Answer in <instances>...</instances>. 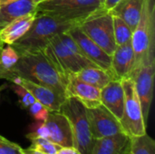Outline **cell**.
Instances as JSON below:
<instances>
[{
    "mask_svg": "<svg viewBox=\"0 0 155 154\" xmlns=\"http://www.w3.org/2000/svg\"><path fill=\"white\" fill-rule=\"evenodd\" d=\"M15 0H0V5H3L5 4H7V3H10V2H13Z\"/></svg>",
    "mask_w": 155,
    "mask_h": 154,
    "instance_id": "33",
    "label": "cell"
},
{
    "mask_svg": "<svg viewBox=\"0 0 155 154\" xmlns=\"http://www.w3.org/2000/svg\"><path fill=\"white\" fill-rule=\"evenodd\" d=\"M27 110H28L29 113L31 114V116L36 122H40V123H43L46 120L48 113L50 112L47 108H45L42 103H40L37 101H35L34 103H32L27 108Z\"/></svg>",
    "mask_w": 155,
    "mask_h": 154,
    "instance_id": "27",
    "label": "cell"
},
{
    "mask_svg": "<svg viewBox=\"0 0 155 154\" xmlns=\"http://www.w3.org/2000/svg\"><path fill=\"white\" fill-rule=\"evenodd\" d=\"M131 43L134 54V72L138 69L146 60L155 56L154 0L143 1L141 17L133 32Z\"/></svg>",
    "mask_w": 155,
    "mask_h": 154,
    "instance_id": "4",
    "label": "cell"
},
{
    "mask_svg": "<svg viewBox=\"0 0 155 154\" xmlns=\"http://www.w3.org/2000/svg\"><path fill=\"white\" fill-rule=\"evenodd\" d=\"M67 97H74L82 103L85 108H94L101 105V90L86 84L71 74L67 77L65 85Z\"/></svg>",
    "mask_w": 155,
    "mask_h": 154,
    "instance_id": "13",
    "label": "cell"
},
{
    "mask_svg": "<svg viewBox=\"0 0 155 154\" xmlns=\"http://www.w3.org/2000/svg\"><path fill=\"white\" fill-rule=\"evenodd\" d=\"M37 4L35 0H15L0 5V29L20 16L36 12Z\"/></svg>",
    "mask_w": 155,
    "mask_h": 154,
    "instance_id": "20",
    "label": "cell"
},
{
    "mask_svg": "<svg viewBox=\"0 0 155 154\" xmlns=\"http://www.w3.org/2000/svg\"><path fill=\"white\" fill-rule=\"evenodd\" d=\"M44 52L65 83L69 74H76L86 67L97 66L83 54L67 32L54 36Z\"/></svg>",
    "mask_w": 155,
    "mask_h": 154,
    "instance_id": "2",
    "label": "cell"
},
{
    "mask_svg": "<svg viewBox=\"0 0 155 154\" xmlns=\"http://www.w3.org/2000/svg\"><path fill=\"white\" fill-rule=\"evenodd\" d=\"M128 154H132V153H131V152H130V151H129V152H128Z\"/></svg>",
    "mask_w": 155,
    "mask_h": 154,
    "instance_id": "37",
    "label": "cell"
},
{
    "mask_svg": "<svg viewBox=\"0 0 155 154\" xmlns=\"http://www.w3.org/2000/svg\"><path fill=\"white\" fill-rule=\"evenodd\" d=\"M24 154H45L44 152H41L37 150H35V149H32V148H27V149H24Z\"/></svg>",
    "mask_w": 155,
    "mask_h": 154,
    "instance_id": "32",
    "label": "cell"
},
{
    "mask_svg": "<svg viewBox=\"0 0 155 154\" xmlns=\"http://www.w3.org/2000/svg\"><path fill=\"white\" fill-rule=\"evenodd\" d=\"M68 119L74 137V145L81 153L90 154L94 138L84 105L74 97H67L59 110Z\"/></svg>",
    "mask_w": 155,
    "mask_h": 154,
    "instance_id": "6",
    "label": "cell"
},
{
    "mask_svg": "<svg viewBox=\"0 0 155 154\" xmlns=\"http://www.w3.org/2000/svg\"><path fill=\"white\" fill-rule=\"evenodd\" d=\"M12 84H12L11 88L19 96L20 104H21V106L23 108L27 109L32 103H34L36 101L35 99V97L27 90H25L24 87H22V86H20V85H18L16 84H14V83H12Z\"/></svg>",
    "mask_w": 155,
    "mask_h": 154,
    "instance_id": "26",
    "label": "cell"
},
{
    "mask_svg": "<svg viewBox=\"0 0 155 154\" xmlns=\"http://www.w3.org/2000/svg\"><path fill=\"white\" fill-rule=\"evenodd\" d=\"M124 92L123 116L120 120L124 133L129 137L142 136L146 133V123L143 119L142 105L131 78L122 79Z\"/></svg>",
    "mask_w": 155,
    "mask_h": 154,
    "instance_id": "8",
    "label": "cell"
},
{
    "mask_svg": "<svg viewBox=\"0 0 155 154\" xmlns=\"http://www.w3.org/2000/svg\"><path fill=\"white\" fill-rule=\"evenodd\" d=\"M101 7L104 6L99 0H43L37 4L36 15L80 24Z\"/></svg>",
    "mask_w": 155,
    "mask_h": 154,
    "instance_id": "5",
    "label": "cell"
},
{
    "mask_svg": "<svg viewBox=\"0 0 155 154\" xmlns=\"http://www.w3.org/2000/svg\"><path fill=\"white\" fill-rule=\"evenodd\" d=\"M3 45H4V44H3V43L1 42V40H0V49L2 48V46H3Z\"/></svg>",
    "mask_w": 155,
    "mask_h": 154,
    "instance_id": "35",
    "label": "cell"
},
{
    "mask_svg": "<svg viewBox=\"0 0 155 154\" xmlns=\"http://www.w3.org/2000/svg\"><path fill=\"white\" fill-rule=\"evenodd\" d=\"M74 74L79 80L89 84L100 90L103 89L111 81L118 80L116 79L112 71L104 70L98 66L86 67Z\"/></svg>",
    "mask_w": 155,
    "mask_h": 154,
    "instance_id": "21",
    "label": "cell"
},
{
    "mask_svg": "<svg viewBox=\"0 0 155 154\" xmlns=\"http://www.w3.org/2000/svg\"><path fill=\"white\" fill-rule=\"evenodd\" d=\"M99 1H100V3H101V4L103 5V6H104V1H105V0H99Z\"/></svg>",
    "mask_w": 155,
    "mask_h": 154,
    "instance_id": "34",
    "label": "cell"
},
{
    "mask_svg": "<svg viewBox=\"0 0 155 154\" xmlns=\"http://www.w3.org/2000/svg\"><path fill=\"white\" fill-rule=\"evenodd\" d=\"M11 73L14 75L48 87L66 98V83L48 59L44 50L19 54V59L12 68Z\"/></svg>",
    "mask_w": 155,
    "mask_h": 154,
    "instance_id": "1",
    "label": "cell"
},
{
    "mask_svg": "<svg viewBox=\"0 0 155 154\" xmlns=\"http://www.w3.org/2000/svg\"><path fill=\"white\" fill-rule=\"evenodd\" d=\"M28 140H30V142H31L30 148L37 150V151L45 154H56L58 150L61 148V146L54 144V143H52L45 138L35 137V138H30Z\"/></svg>",
    "mask_w": 155,
    "mask_h": 154,
    "instance_id": "25",
    "label": "cell"
},
{
    "mask_svg": "<svg viewBox=\"0 0 155 154\" xmlns=\"http://www.w3.org/2000/svg\"><path fill=\"white\" fill-rule=\"evenodd\" d=\"M154 74L155 56H153L146 60L138 69L134 71L130 77L134 81L135 91L142 105L143 119L146 124L153 97Z\"/></svg>",
    "mask_w": 155,
    "mask_h": 154,
    "instance_id": "10",
    "label": "cell"
},
{
    "mask_svg": "<svg viewBox=\"0 0 155 154\" xmlns=\"http://www.w3.org/2000/svg\"><path fill=\"white\" fill-rule=\"evenodd\" d=\"M78 25L79 23L77 22L64 21L45 15H36L28 32L11 45L18 54L44 50L54 36L67 32Z\"/></svg>",
    "mask_w": 155,
    "mask_h": 154,
    "instance_id": "3",
    "label": "cell"
},
{
    "mask_svg": "<svg viewBox=\"0 0 155 154\" xmlns=\"http://www.w3.org/2000/svg\"><path fill=\"white\" fill-rule=\"evenodd\" d=\"M80 29L106 54L112 55L116 48L114 36L113 15L101 7L84 18L78 25Z\"/></svg>",
    "mask_w": 155,
    "mask_h": 154,
    "instance_id": "7",
    "label": "cell"
},
{
    "mask_svg": "<svg viewBox=\"0 0 155 154\" xmlns=\"http://www.w3.org/2000/svg\"><path fill=\"white\" fill-rule=\"evenodd\" d=\"M0 154H24V149L0 134Z\"/></svg>",
    "mask_w": 155,
    "mask_h": 154,
    "instance_id": "28",
    "label": "cell"
},
{
    "mask_svg": "<svg viewBox=\"0 0 155 154\" xmlns=\"http://www.w3.org/2000/svg\"><path fill=\"white\" fill-rule=\"evenodd\" d=\"M56 154H83L74 147H61Z\"/></svg>",
    "mask_w": 155,
    "mask_h": 154,
    "instance_id": "29",
    "label": "cell"
},
{
    "mask_svg": "<svg viewBox=\"0 0 155 154\" xmlns=\"http://www.w3.org/2000/svg\"><path fill=\"white\" fill-rule=\"evenodd\" d=\"M86 113L94 140L124 133L120 121L103 104L86 108Z\"/></svg>",
    "mask_w": 155,
    "mask_h": 154,
    "instance_id": "11",
    "label": "cell"
},
{
    "mask_svg": "<svg viewBox=\"0 0 155 154\" xmlns=\"http://www.w3.org/2000/svg\"><path fill=\"white\" fill-rule=\"evenodd\" d=\"M130 152L132 154H155V141L147 133L130 138Z\"/></svg>",
    "mask_w": 155,
    "mask_h": 154,
    "instance_id": "22",
    "label": "cell"
},
{
    "mask_svg": "<svg viewBox=\"0 0 155 154\" xmlns=\"http://www.w3.org/2000/svg\"><path fill=\"white\" fill-rule=\"evenodd\" d=\"M101 103L119 121L123 116L124 92L121 80H113L101 89Z\"/></svg>",
    "mask_w": 155,
    "mask_h": 154,
    "instance_id": "16",
    "label": "cell"
},
{
    "mask_svg": "<svg viewBox=\"0 0 155 154\" xmlns=\"http://www.w3.org/2000/svg\"><path fill=\"white\" fill-rule=\"evenodd\" d=\"M11 83L24 87L35 97L37 102L42 103L50 112H59L61 105L66 99L48 87L37 84L20 76L15 75Z\"/></svg>",
    "mask_w": 155,
    "mask_h": 154,
    "instance_id": "14",
    "label": "cell"
},
{
    "mask_svg": "<svg viewBox=\"0 0 155 154\" xmlns=\"http://www.w3.org/2000/svg\"><path fill=\"white\" fill-rule=\"evenodd\" d=\"M45 138L61 147H74L73 132L66 116L60 112H49L46 120L33 125L27 139Z\"/></svg>",
    "mask_w": 155,
    "mask_h": 154,
    "instance_id": "9",
    "label": "cell"
},
{
    "mask_svg": "<svg viewBox=\"0 0 155 154\" xmlns=\"http://www.w3.org/2000/svg\"><path fill=\"white\" fill-rule=\"evenodd\" d=\"M144 0H120L109 11L113 15L120 17L134 32L140 17Z\"/></svg>",
    "mask_w": 155,
    "mask_h": 154,
    "instance_id": "19",
    "label": "cell"
},
{
    "mask_svg": "<svg viewBox=\"0 0 155 154\" xmlns=\"http://www.w3.org/2000/svg\"><path fill=\"white\" fill-rule=\"evenodd\" d=\"M120 0H105L104 4V7L107 10H110L112 7H114Z\"/></svg>",
    "mask_w": 155,
    "mask_h": 154,
    "instance_id": "31",
    "label": "cell"
},
{
    "mask_svg": "<svg viewBox=\"0 0 155 154\" xmlns=\"http://www.w3.org/2000/svg\"><path fill=\"white\" fill-rule=\"evenodd\" d=\"M114 22V36L116 46L125 44L126 43L132 40L133 31L126 25L124 21H123L120 17L113 15Z\"/></svg>",
    "mask_w": 155,
    "mask_h": 154,
    "instance_id": "23",
    "label": "cell"
},
{
    "mask_svg": "<svg viewBox=\"0 0 155 154\" xmlns=\"http://www.w3.org/2000/svg\"><path fill=\"white\" fill-rule=\"evenodd\" d=\"M36 17V12L20 16L0 29V40L5 44H13L25 34Z\"/></svg>",
    "mask_w": 155,
    "mask_h": 154,
    "instance_id": "18",
    "label": "cell"
},
{
    "mask_svg": "<svg viewBox=\"0 0 155 154\" xmlns=\"http://www.w3.org/2000/svg\"><path fill=\"white\" fill-rule=\"evenodd\" d=\"M19 59V54L10 44H5L0 50V65L6 71L12 70Z\"/></svg>",
    "mask_w": 155,
    "mask_h": 154,
    "instance_id": "24",
    "label": "cell"
},
{
    "mask_svg": "<svg viewBox=\"0 0 155 154\" xmlns=\"http://www.w3.org/2000/svg\"><path fill=\"white\" fill-rule=\"evenodd\" d=\"M111 56V70L116 79L130 78L134 64V54L131 41L116 46Z\"/></svg>",
    "mask_w": 155,
    "mask_h": 154,
    "instance_id": "15",
    "label": "cell"
},
{
    "mask_svg": "<svg viewBox=\"0 0 155 154\" xmlns=\"http://www.w3.org/2000/svg\"><path fill=\"white\" fill-rule=\"evenodd\" d=\"M67 33L74 40L83 54L98 67L104 70H111L112 56L106 54L98 44H96L92 39H90L78 25L71 28Z\"/></svg>",
    "mask_w": 155,
    "mask_h": 154,
    "instance_id": "12",
    "label": "cell"
},
{
    "mask_svg": "<svg viewBox=\"0 0 155 154\" xmlns=\"http://www.w3.org/2000/svg\"><path fill=\"white\" fill-rule=\"evenodd\" d=\"M35 1H36V2H38V3H39V2H41V1H43V0H35Z\"/></svg>",
    "mask_w": 155,
    "mask_h": 154,
    "instance_id": "36",
    "label": "cell"
},
{
    "mask_svg": "<svg viewBox=\"0 0 155 154\" xmlns=\"http://www.w3.org/2000/svg\"><path fill=\"white\" fill-rule=\"evenodd\" d=\"M2 47H3V46H2ZM0 50H1V49H0ZM15 76V75H14L10 71L5 70V69L0 65V79H5V80L11 82Z\"/></svg>",
    "mask_w": 155,
    "mask_h": 154,
    "instance_id": "30",
    "label": "cell"
},
{
    "mask_svg": "<svg viewBox=\"0 0 155 154\" xmlns=\"http://www.w3.org/2000/svg\"><path fill=\"white\" fill-rule=\"evenodd\" d=\"M130 138L124 133L95 139L90 154H128Z\"/></svg>",
    "mask_w": 155,
    "mask_h": 154,
    "instance_id": "17",
    "label": "cell"
}]
</instances>
